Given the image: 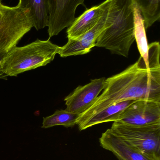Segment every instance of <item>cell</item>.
<instances>
[{
    "label": "cell",
    "mask_w": 160,
    "mask_h": 160,
    "mask_svg": "<svg viewBox=\"0 0 160 160\" xmlns=\"http://www.w3.org/2000/svg\"><path fill=\"white\" fill-rule=\"evenodd\" d=\"M160 46L148 45V57L140 56L126 70L105 81V88L94 104L80 115L77 123L120 102L143 99L160 102Z\"/></svg>",
    "instance_id": "obj_1"
},
{
    "label": "cell",
    "mask_w": 160,
    "mask_h": 160,
    "mask_svg": "<svg viewBox=\"0 0 160 160\" xmlns=\"http://www.w3.org/2000/svg\"><path fill=\"white\" fill-rule=\"evenodd\" d=\"M133 0H111L108 12L110 26L96 41L95 47L107 49L114 54L127 57L135 40Z\"/></svg>",
    "instance_id": "obj_2"
},
{
    "label": "cell",
    "mask_w": 160,
    "mask_h": 160,
    "mask_svg": "<svg viewBox=\"0 0 160 160\" xmlns=\"http://www.w3.org/2000/svg\"><path fill=\"white\" fill-rule=\"evenodd\" d=\"M59 48L49 39H38L26 46L14 47L1 61V70L6 77H16L25 71L45 66L53 61Z\"/></svg>",
    "instance_id": "obj_3"
},
{
    "label": "cell",
    "mask_w": 160,
    "mask_h": 160,
    "mask_svg": "<svg viewBox=\"0 0 160 160\" xmlns=\"http://www.w3.org/2000/svg\"><path fill=\"white\" fill-rule=\"evenodd\" d=\"M33 27L29 9L18 5L8 6L0 1V53L17 47Z\"/></svg>",
    "instance_id": "obj_4"
},
{
    "label": "cell",
    "mask_w": 160,
    "mask_h": 160,
    "mask_svg": "<svg viewBox=\"0 0 160 160\" xmlns=\"http://www.w3.org/2000/svg\"><path fill=\"white\" fill-rule=\"evenodd\" d=\"M111 130L129 144L160 159V123L132 126L114 122Z\"/></svg>",
    "instance_id": "obj_5"
},
{
    "label": "cell",
    "mask_w": 160,
    "mask_h": 160,
    "mask_svg": "<svg viewBox=\"0 0 160 160\" xmlns=\"http://www.w3.org/2000/svg\"><path fill=\"white\" fill-rule=\"evenodd\" d=\"M115 122L132 126L160 123V102L140 99L130 104Z\"/></svg>",
    "instance_id": "obj_6"
},
{
    "label": "cell",
    "mask_w": 160,
    "mask_h": 160,
    "mask_svg": "<svg viewBox=\"0 0 160 160\" xmlns=\"http://www.w3.org/2000/svg\"><path fill=\"white\" fill-rule=\"evenodd\" d=\"M84 2L85 0H48L49 39L72 24L76 18L75 13L79 6L82 5L87 9Z\"/></svg>",
    "instance_id": "obj_7"
},
{
    "label": "cell",
    "mask_w": 160,
    "mask_h": 160,
    "mask_svg": "<svg viewBox=\"0 0 160 160\" xmlns=\"http://www.w3.org/2000/svg\"><path fill=\"white\" fill-rule=\"evenodd\" d=\"M109 8L92 29L77 38L68 39L65 46L60 47L58 54L61 57H67L84 55L90 52L95 47L96 41L101 33L111 25L108 19Z\"/></svg>",
    "instance_id": "obj_8"
},
{
    "label": "cell",
    "mask_w": 160,
    "mask_h": 160,
    "mask_svg": "<svg viewBox=\"0 0 160 160\" xmlns=\"http://www.w3.org/2000/svg\"><path fill=\"white\" fill-rule=\"evenodd\" d=\"M105 78L92 80L89 83L78 87L65 99L66 110L80 115L90 108L105 88Z\"/></svg>",
    "instance_id": "obj_9"
},
{
    "label": "cell",
    "mask_w": 160,
    "mask_h": 160,
    "mask_svg": "<svg viewBox=\"0 0 160 160\" xmlns=\"http://www.w3.org/2000/svg\"><path fill=\"white\" fill-rule=\"evenodd\" d=\"M99 142L103 148L111 152L119 160H160L129 144L111 129L102 133Z\"/></svg>",
    "instance_id": "obj_10"
},
{
    "label": "cell",
    "mask_w": 160,
    "mask_h": 160,
    "mask_svg": "<svg viewBox=\"0 0 160 160\" xmlns=\"http://www.w3.org/2000/svg\"><path fill=\"white\" fill-rule=\"evenodd\" d=\"M111 2V0H105L99 5L86 9L68 27V38H77L92 29L110 7Z\"/></svg>",
    "instance_id": "obj_11"
},
{
    "label": "cell",
    "mask_w": 160,
    "mask_h": 160,
    "mask_svg": "<svg viewBox=\"0 0 160 160\" xmlns=\"http://www.w3.org/2000/svg\"><path fill=\"white\" fill-rule=\"evenodd\" d=\"M135 100H129L120 102L110 105L107 108L92 115L86 119L77 123L80 131L101 123L115 122L121 113Z\"/></svg>",
    "instance_id": "obj_12"
},
{
    "label": "cell",
    "mask_w": 160,
    "mask_h": 160,
    "mask_svg": "<svg viewBox=\"0 0 160 160\" xmlns=\"http://www.w3.org/2000/svg\"><path fill=\"white\" fill-rule=\"evenodd\" d=\"M18 6L30 11L34 27L40 30L48 27L49 6L48 0H19Z\"/></svg>",
    "instance_id": "obj_13"
},
{
    "label": "cell",
    "mask_w": 160,
    "mask_h": 160,
    "mask_svg": "<svg viewBox=\"0 0 160 160\" xmlns=\"http://www.w3.org/2000/svg\"><path fill=\"white\" fill-rule=\"evenodd\" d=\"M144 20L146 30L160 18V0H134Z\"/></svg>",
    "instance_id": "obj_14"
},
{
    "label": "cell",
    "mask_w": 160,
    "mask_h": 160,
    "mask_svg": "<svg viewBox=\"0 0 160 160\" xmlns=\"http://www.w3.org/2000/svg\"><path fill=\"white\" fill-rule=\"evenodd\" d=\"M80 115L68 111L57 110L49 116L43 118L42 128H49L57 126L65 128L73 127L77 125V121Z\"/></svg>",
    "instance_id": "obj_15"
},
{
    "label": "cell",
    "mask_w": 160,
    "mask_h": 160,
    "mask_svg": "<svg viewBox=\"0 0 160 160\" xmlns=\"http://www.w3.org/2000/svg\"><path fill=\"white\" fill-rule=\"evenodd\" d=\"M134 2L133 8L134 12V22H135V40L137 42V47L140 52L141 56L145 60H147L148 57V45L147 44L145 27L142 16Z\"/></svg>",
    "instance_id": "obj_16"
},
{
    "label": "cell",
    "mask_w": 160,
    "mask_h": 160,
    "mask_svg": "<svg viewBox=\"0 0 160 160\" xmlns=\"http://www.w3.org/2000/svg\"><path fill=\"white\" fill-rule=\"evenodd\" d=\"M6 52H3L0 53V63H1V61H2L4 55H5ZM6 77H7L2 72V70H1V64H0V79H4Z\"/></svg>",
    "instance_id": "obj_17"
}]
</instances>
